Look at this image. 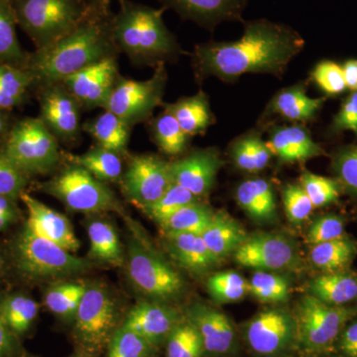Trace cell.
Wrapping results in <instances>:
<instances>
[{
    "mask_svg": "<svg viewBox=\"0 0 357 357\" xmlns=\"http://www.w3.org/2000/svg\"><path fill=\"white\" fill-rule=\"evenodd\" d=\"M31 180V177L9 158L4 143L0 144V195L20 201L21 195L26 192Z\"/></svg>",
    "mask_w": 357,
    "mask_h": 357,
    "instance_id": "ee69618b",
    "label": "cell"
},
{
    "mask_svg": "<svg viewBox=\"0 0 357 357\" xmlns=\"http://www.w3.org/2000/svg\"><path fill=\"white\" fill-rule=\"evenodd\" d=\"M234 259L244 267L266 271L293 269L299 264V253L287 237L271 234L248 236L236 252Z\"/></svg>",
    "mask_w": 357,
    "mask_h": 357,
    "instance_id": "5bb4252c",
    "label": "cell"
},
{
    "mask_svg": "<svg viewBox=\"0 0 357 357\" xmlns=\"http://www.w3.org/2000/svg\"><path fill=\"white\" fill-rule=\"evenodd\" d=\"M38 190L75 211L100 213L121 210V204L109 185L72 162L50 180L38 185Z\"/></svg>",
    "mask_w": 357,
    "mask_h": 357,
    "instance_id": "52a82bcc",
    "label": "cell"
},
{
    "mask_svg": "<svg viewBox=\"0 0 357 357\" xmlns=\"http://www.w3.org/2000/svg\"><path fill=\"white\" fill-rule=\"evenodd\" d=\"M342 351L349 357H357V321L347 326L340 340Z\"/></svg>",
    "mask_w": 357,
    "mask_h": 357,
    "instance_id": "11a10c76",
    "label": "cell"
},
{
    "mask_svg": "<svg viewBox=\"0 0 357 357\" xmlns=\"http://www.w3.org/2000/svg\"><path fill=\"white\" fill-rule=\"evenodd\" d=\"M132 129L117 115L107 110L83 123L84 132L96 141V145L121 156L128 154Z\"/></svg>",
    "mask_w": 357,
    "mask_h": 357,
    "instance_id": "484cf974",
    "label": "cell"
},
{
    "mask_svg": "<svg viewBox=\"0 0 357 357\" xmlns=\"http://www.w3.org/2000/svg\"><path fill=\"white\" fill-rule=\"evenodd\" d=\"M197 201H199V199L191 192L188 191L182 185L173 183L155 203L150 204L143 211L155 222L161 223L181 208Z\"/></svg>",
    "mask_w": 357,
    "mask_h": 357,
    "instance_id": "ab89813d",
    "label": "cell"
},
{
    "mask_svg": "<svg viewBox=\"0 0 357 357\" xmlns=\"http://www.w3.org/2000/svg\"><path fill=\"white\" fill-rule=\"evenodd\" d=\"M357 255V245L354 241L342 236L333 241L312 245L310 257L319 269L337 272L349 266Z\"/></svg>",
    "mask_w": 357,
    "mask_h": 357,
    "instance_id": "d6a6232c",
    "label": "cell"
},
{
    "mask_svg": "<svg viewBox=\"0 0 357 357\" xmlns=\"http://www.w3.org/2000/svg\"><path fill=\"white\" fill-rule=\"evenodd\" d=\"M310 295L332 306H344L357 298V275L328 272L310 283Z\"/></svg>",
    "mask_w": 357,
    "mask_h": 357,
    "instance_id": "f1b7e54d",
    "label": "cell"
},
{
    "mask_svg": "<svg viewBox=\"0 0 357 357\" xmlns=\"http://www.w3.org/2000/svg\"><path fill=\"white\" fill-rule=\"evenodd\" d=\"M34 89L29 73L13 65L0 64V109L11 110L27 102Z\"/></svg>",
    "mask_w": 357,
    "mask_h": 357,
    "instance_id": "1f68e13d",
    "label": "cell"
},
{
    "mask_svg": "<svg viewBox=\"0 0 357 357\" xmlns=\"http://www.w3.org/2000/svg\"><path fill=\"white\" fill-rule=\"evenodd\" d=\"M149 126L154 142L167 155L177 156L189 145L191 136L181 128L175 117L166 109L152 119Z\"/></svg>",
    "mask_w": 357,
    "mask_h": 357,
    "instance_id": "8d00e7d4",
    "label": "cell"
},
{
    "mask_svg": "<svg viewBox=\"0 0 357 357\" xmlns=\"http://www.w3.org/2000/svg\"><path fill=\"white\" fill-rule=\"evenodd\" d=\"M304 45L299 33L288 26L265 20L251 21L236 41L197 45L192 69L197 79L215 77L232 82L245 74L280 77Z\"/></svg>",
    "mask_w": 357,
    "mask_h": 357,
    "instance_id": "6da1fadb",
    "label": "cell"
},
{
    "mask_svg": "<svg viewBox=\"0 0 357 357\" xmlns=\"http://www.w3.org/2000/svg\"><path fill=\"white\" fill-rule=\"evenodd\" d=\"M201 236L211 252L220 262L229 255H234L248 236L234 218L220 211L215 213Z\"/></svg>",
    "mask_w": 357,
    "mask_h": 357,
    "instance_id": "d4e9b609",
    "label": "cell"
},
{
    "mask_svg": "<svg viewBox=\"0 0 357 357\" xmlns=\"http://www.w3.org/2000/svg\"><path fill=\"white\" fill-rule=\"evenodd\" d=\"M13 115L9 110L0 109V144L6 140L9 131L14 124Z\"/></svg>",
    "mask_w": 357,
    "mask_h": 357,
    "instance_id": "6f0895ef",
    "label": "cell"
},
{
    "mask_svg": "<svg viewBox=\"0 0 357 357\" xmlns=\"http://www.w3.org/2000/svg\"><path fill=\"white\" fill-rule=\"evenodd\" d=\"M282 199L286 215L294 223L304 222L314 208L301 185H285L282 190Z\"/></svg>",
    "mask_w": 357,
    "mask_h": 357,
    "instance_id": "7dc6e473",
    "label": "cell"
},
{
    "mask_svg": "<svg viewBox=\"0 0 357 357\" xmlns=\"http://www.w3.org/2000/svg\"><path fill=\"white\" fill-rule=\"evenodd\" d=\"M164 238L166 248L176 262L192 274L208 273L220 262L199 234L165 232Z\"/></svg>",
    "mask_w": 357,
    "mask_h": 357,
    "instance_id": "7402d4cb",
    "label": "cell"
},
{
    "mask_svg": "<svg viewBox=\"0 0 357 357\" xmlns=\"http://www.w3.org/2000/svg\"><path fill=\"white\" fill-rule=\"evenodd\" d=\"M6 257L4 253H2L0 251V279H1L2 275H3L4 271H6Z\"/></svg>",
    "mask_w": 357,
    "mask_h": 357,
    "instance_id": "91938a15",
    "label": "cell"
},
{
    "mask_svg": "<svg viewBox=\"0 0 357 357\" xmlns=\"http://www.w3.org/2000/svg\"><path fill=\"white\" fill-rule=\"evenodd\" d=\"M88 286L81 283L60 284L45 294L44 303L54 314L61 317H75Z\"/></svg>",
    "mask_w": 357,
    "mask_h": 357,
    "instance_id": "f35d334b",
    "label": "cell"
},
{
    "mask_svg": "<svg viewBox=\"0 0 357 357\" xmlns=\"http://www.w3.org/2000/svg\"><path fill=\"white\" fill-rule=\"evenodd\" d=\"M332 128L335 132L351 131L357 136V91H352L342 103L333 119Z\"/></svg>",
    "mask_w": 357,
    "mask_h": 357,
    "instance_id": "816d5d0a",
    "label": "cell"
},
{
    "mask_svg": "<svg viewBox=\"0 0 357 357\" xmlns=\"http://www.w3.org/2000/svg\"><path fill=\"white\" fill-rule=\"evenodd\" d=\"M39 119L55 135L59 142L72 145L83 135V107L62 82L36 89Z\"/></svg>",
    "mask_w": 357,
    "mask_h": 357,
    "instance_id": "7c38bea8",
    "label": "cell"
},
{
    "mask_svg": "<svg viewBox=\"0 0 357 357\" xmlns=\"http://www.w3.org/2000/svg\"><path fill=\"white\" fill-rule=\"evenodd\" d=\"M17 202L0 195V231L8 229L20 220L21 213Z\"/></svg>",
    "mask_w": 357,
    "mask_h": 357,
    "instance_id": "f5cc1de1",
    "label": "cell"
},
{
    "mask_svg": "<svg viewBox=\"0 0 357 357\" xmlns=\"http://www.w3.org/2000/svg\"><path fill=\"white\" fill-rule=\"evenodd\" d=\"M312 79L328 96L340 95L347 89L342 66L332 61L319 63L312 70Z\"/></svg>",
    "mask_w": 357,
    "mask_h": 357,
    "instance_id": "c3c4849f",
    "label": "cell"
},
{
    "mask_svg": "<svg viewBox=\"0 0 357 357\" xmlns=\"http://www.w3.org/2000/svg\"><path fill=\"white\" fill-rule=\"evenodd\" d=\"M266 143L272 154L283 163H297L326 154L309 131L300 126L275 128Z\"/></svg>",
    "mask_w": 357,
    "mask_h": 357,
    "instance_id": "603a6c76",
    "label": "cell"
},
{
    "mask_svg": "<svg viewBox=\"0 0 357 357\" xmlns=\"http://www.w3.org/2000/svg\"><path fill=\"white\" fill-rule=\"evenodd\" d=\"M222 165L218 149L204 148L192 152L184 158L170 162V171L175 184L182 185L199 199L213 190Z\"/></svg>",
    "mask_w": 357,
    "mask_h": 357,
    "instance_id": "e0dca14e",
    "label": "cell"
},
{
    "mask_svg": "<svg viewBox=\"0 0 357 357\" xmlns=\"http://www.w3.org/2000/svg\"><path fill=\"white\" fill-rule=\"evenodd\" d=\"M301 185L311 199L314 208H323L335 203L340 198V185L333 178L304 172L301 176Z\"/></svg>",
    "mask_w": 357,
    "mask_h": 357,
    "instance_id": "f6af8a7d",
    "label": "cell"
},
{
    "mask_svg": "<svg viewBox=\"0 0 357 357\" xmlns=\"http://www.w3.org/2000/svg\"><path fill=\"white\" fill-rule=\"evenodd\" d=\"M75 319L77 335L82 342L91 349H100L114 328V301L102 288L88 287Z\"/></svg>",
    "mask_w": 357,
    "mask_h": 357,
    "instance_id": "9a60e30c",
    "label": "cell"
},
{
    "mask_svg": "<svg viewBox=\"0 0 357 357\" xmlns=\"http://www.w3.org/2000/svg\"><path fill=\"white\" fill-rule=\"evenodd\" d=\"M89 255L100 261L119 266L123 262V251L119 237L112 225L93 220L88 227Z\"/></svg>",
    "mask_w": 357,
    "mask_h": 357,
    "instance_id": "836d02e7",
    "label": "cell"
},
{
    "mask_svg": "<svg viewBox=\"0 0 357 357\" xmlns=\"http://www.w3.org/2000/svg\"><path fill=\"white\" fill-rule=\"evenodd\" d=\"M112 1L114 0H86L89 6L93 7H110Z\"/></svg>",
    "mask_w": 357,
    "mask_h": 357,
    "instance_id": "680465c9",
    "label": "cell"
},
{
    "mask_svg": "<svg viewBox=\"0 0 357 357\" xmlns=\"http://www.w3.org/2000/svg\"><path fill=\"white\" fill-rule=\"evenodd\" d=\"M6 255L14 273L28 283L81 273L89 267L83 258L37 236L25 223L11 238Z\"/></svg>",
    "mask_w": 357,
    "mask_h": 357,
    "instance_id": "277c9868",
    "label": "cell"
},
{
    "mask_svg": "<svg viewBox=\"0 0 357 357\" xmlns=\"http://www.w3.org/2000/svg\"><path fill=\"white\" fill-rule=\"evenodd\" d=\"M128 275L143 295L156 301L176 299L184 290L180 274L135 237L128 245Z\"/></svg>",
    "mask_w": 357,
    "mask_h": 357,
    "instance_id": "9c48e42d",
    "label": "cell"
},
{
    "mask_svg": "<svg viewBox=\"0 0 357 357\" xmlns=\"http://www.w3.org/2000/svg\"><path fill=\"white\" fill-rule=\"evenodd\" d=\"M121 157V155L96 145L86 153L70 156L68 160L83 167L98 180L107 183L121 180L123 173Z\"/></svg>",
    "mask_w": 357,
    "mask_h": 357,
    "instance_id": "e575fe53",
    "label": "cell"
},
{
    "mask_svg": "<svg viewBox=\"0 0 357 357\" xmlns=\"http://www.w3.org/2000/svg\"><path fill=\"white\" fill-rule=\"evenodd\" d=\"M167 81L165 64L157 66L145 81L119 75L102 109L117 115L131 128L150 121L154 110L163 105Z\"/></svg>",
    "mask_w": 357,
    "mask_h": 357,
    "instance_id": "ba28073f",
    "label": "cell"
},
{
    "mask_svg": "<svg viewBox=\"0 0 357 357\" xmlns=\"http://www.w3.org/2000/svg\"><path fill=\"white\" fill-rule=\"evenodd\" d=\"M0 357H20L18 338L10 332L0 316Z\"/></svg>",
    "mask_w": 357,
    "mask_h": 357,
    "instance_id": "db71d44e",
    "label": "cell"
},
{
    "mask_svg": "<svg viewBox=\"0 0 357 357\" xmlns=\"http://www.w3.org/2000/svg\"><path fill=\"white\" fill-rule=\"evenodd\" d=\"M208 290L218 303L236 302L248 292V283L236 272H220L208 278Z\"/></svg>",
    "mask_w": 357,
    "mask_h": 357,
    "instance_id": "b9f144b4",
    "label": "cell"
},
{
    "mask_svg": "<svg viewBox=\"0 0 357 357\" xmlns=\"http://www.w3.org/2000/svg\"><path fill=\"white\" fill-rule=\"evenodd\" d=\"M13 0H0V64L24 69L29 54L21 46Z\"/></svg>",
    "mask_w": 357,
    "mask_h": 357,
    "instance_id": "4dcf8cb0",
    "label": "cell"
},
{
    "mask_svg": "<svg viewBox=\"0 0 357 357\" xmlns=\"http://www.w3.org/2000/svg\"><path fill=\"white\" fill-rule=\"evenodd\" d=\"M182 20L213 29L222 21L241 20L246 0H160Z\"/></svg>",
    "mask_w": 357,
    "mask_h": 357,
    "instance_id": "44dd1931",
    "label": "cell"
},
{
    "mask_svg": "<svg viewBox=\"0 0 357 357\" xmlns=\"http://www.w3.org/2000/svg\"><path fill=\"white\" fill-rule=\"evenodd\" d=\"M164 109L170 112L189 136L204 134L215 122L208 96L199 91L195 96L181 98L177 102L166 103Z\"/></svg>",
    "mask_w": 357,
    "mask_h": 357,
    "instance_id": "4316f807",
    "label": "cell"
},
{
    "mask_svg": "<svg viewBox=\"0 0 357 357\" xmlns=\"http://www.w3.org/2000/svg\"><path fill=\"white\" fill-rule=\"evenodd\" d=\"M248 292L261 302L282 303L288 300V282L283 277L268 272L258 271L248 283Z\"/></svg>",
    "mask_w": 357,
    "mask_h": 357,
    "instance_id": "60d3db41",
    "label": "cell"
},
{
    "mask_svg": "<svg viewBox=\"0 0 357 357\" xmlns=\"http://www.w3.org/2000/svg\"><path fill=\"white\" fill-rule=\"evenodd\" d=\"M347 89L357 91V60H349L342 66Z\"/></svg>",
    "mask_w": 357,
    "mask_h": 357,
    "instance_id": "9f6ffc18",
    "label": "cell"
},
{
    "mask_svg": "<svg viewBox=\"0 0 357 357\" xmlns=\"http://www.w3.org/2000/svg\"><path fill=\"white\" fill-rule=\"evenodd\" d=\"M151 347L139 335L121 326L110 340L109 357H146Z\"/></svg>",
    "mask_w": 357,
    "mask_h": 357,
    "instance_id": "bcb514c9",
    "label": "cell"
},
{
    "mask_svg": "<svg viewBox=\"0 0 357 357\" xmlns=\"http://www.w3.org/2000/svg\"><path fill=\"white\" fill-rule=\"evenodd\" d=\"M20 201L27 210L25 225L28 229L70 252L75 253L79 250L81 244L70 220L64 215L49 208L27 191L21 195Z\"/></svg>",
    "mask_w": 357,
    "mask_h": 357,
    "instance_id": "ac0fdd59",
    "label": "cell"
},
{
    "mask_svg": "<svg viewBox=\"0 0 357 357\" xmlns=\"http://www.w3.org/2000/svg\"><path fill=\"white\" fill-rule=\"evenodd\" d=\"M230 155L237 168L249 173L264 170L273 156L267 143L256 133L246 134L234 141Z\"/></svg>",
    "mask_w": 357,
    "mask_h": 357,
    "instance_id": "d590c367",
    "label": "cell"
},
{
    "mask_svg": "<svg viewBox=\"0 0 357 357\" xmlns=\"http://www.w3.org/2000/svg\"><path fill=\"white\" fill-rule=\"evenodd\" d=\"M344 236V220L335 215H324L312 223L307 234L311 245L326 243Z\"/></svg>",
    "mask_w": 357,
    "mask_h": 357,
    "instance_id": "f907efd6",
    "label": "cell"
},
{
    "mask_svg": "<svg viewBox=\"0 0 357 357\" xmlns=\"http://www.w3.org/2000/svg\"><path fill=\"white\" fill-rule=\"evenodd\" d=\"M112 16V34L119 53L133 66L155 67L176 60L183 53L177 39L163 20L165 8L119 0Z\"/></svg>",
    "mask_w": 357,
    "mask_h": 357,
    "instance_id": "3957f363",
    "label": "cell"
},
{
    "mask_svg": "<svg viewBox=\"0 0 357 357\" xmlns=\"http://www.w3.org/2000/svg\"><path fill=\"white\" fill-rule=\"evenodd\" d=\"M38 314L36 301L26 294L0 293V316L18 340L29 332Z\"/></svg>",
    "mask_w": 357,
    "mask_h": 357,
    "instance_id": "f546056e",
    "label": "cell"
},
{
    "mask_svg": "<svg viewBox=\"0 0 357 357\" xmlns=\"http://www.w3.org/2000/svg\"><path fill=\"white\" fill-rule=\"evenodd\" d=\"M110 7H91L88 16L72 31L29 54L24 70L34 89L59 83L84 68L107 58L119 57L112 34Z\"/></svg>",
    "mask_w": 357,
    "mask_h": 357,
    "instance_id": "7a4b0ae2",
    "label": "cell"
},
{
    "mask_svg": "<svg viewBox=\"0 0 357 357\" xmlns=\"http://www.w3.org/2000/svg\"><path fill=\"white\" fill-rule=\"evenodd\" d=\"M236 199L241 208L253 220L267 222L276 215L274 189L265 178L244 181L237 187Z\"/></svg>",
    "mask_w": 357,
    "mask_h": 357,
    "instance_id": "83f0119b",
    "label": "cell"
},
{
    "mask_svg": "<svg viewBox=\"0 0 357 357\" xmlns=\"http://www.w3.org/2000/svg\"><path fill=\"white\" fill-rule=\"evenodd\" d=\"M188 321L198 331L204 351L211 356H225L236 349V331L223 312L197 303L188 310Z\"/></svg>",
    "mask_w": 357,
    "mask_h": 357,
    "instance_id": "d6986e66",
    "label": "cell"
},
{
    "mask_svg": "<svg viewBox=\"0 0 357 357\" xmlns=\"http://www.w3.org/2000/svg\"><path fill=\"white\" fill-rule=\"evenodd\" d=\"M325 98H312L307 96L304 83L282 89L272 98L267 112L295 122L312 121L323 107Z\"/></svg>",
    "mask_w": 357,
    "mask_h": 357,
    "instance_id": "cb8c5ba5",
    "label": "cell"
},
{
    "mask_svg": "<svg viewBox=\"0 0 357 357\" xmlns=\"http://www.w3.org/2000/svg\"><path fill=\"white\" fill-rule=\"evenodd\" d=\"M119 57H112L84 68L62 83L84 110L103 109L119 77Z\"/></svg>",
    "mask_w": 357,
    "mask_h": 357,
    "instance_id": "2e32d148",
    "label": "cell"
},
{
    "mask_svg": "<svg viewBox=\"0 0 357 357\" xmlns=\"http://www.w3.org/2000/svg\"><path fill=\"white\" fill-rule=\"evenodd\" d=\"M121 182L124 197L144 210L173 184L170 162L153 154L132 155Z\"/></svg>",
    "mask_w": 357,
    "mask_h": 357,
    "instance_id": "8fae6325",
    "label": "cell"
},
{
    "mask_svg": "<svg viewBox=\"0 0 357 357\" xmlns=\"http://www.w3.org/2000/svg\"><path fill=\"white\" fill-rule=\"evenodd\" d=\"M354 310L332 306L307 295L301 301L296 314L298 342L307 351H319L330 347L338 337Z\"/></svg>",
    "mask_w": 357,
    "mask_h": 357,
    "instance_id": "30bf717a",
    "label": "cell"
},
{
    "mask_svg": "<svg viewBox=\"0 0 357 357\" xmlns=\"http://www.w3.org/2000/svg\"><path fill=\"white\" fill-rule=\"evenodd\" d=\"M244 337L256 354L278 356L298 342L297 321L284 310H268L248 321L244 328Z\"/></svg>",
    "mask_w": 357,
    "mask_h": 357,
    "instance_id": "4fadbf2b",
    "label": "cell"
},
{
    "mask_svg": "<svg viewBox=\"0 0 357 357\" xmlns=\"http://www.w3.org/2000/svg\"><path fill=\"white\" fill-rule=\"evenodd\" d=\"M167 342L168 357H202L204 351L198 331L189 321L181 323Z\"/></svg>",
    "mask_w": 357,
    "mask_h": 357,
    "instance_id": "7bdbcfd3",
    "label": "cell"
},
{
    "mask_svg": "<svg viewBox=\"0 0 357 357\" xmlns=\"http://www.w3.org/2000/svg\"><path fill=\"white\" fill-rule=\"evenodd\" d=\"M210 206L201 202L188 204L163 222L159 223L164 232H189L201 236L213 220Z\"/></svg>",
    "mask_w": 357,
    "mask_h": 357,
    "instance_id": "74e56055",
    "label": "cell"
},
{
    "mask_svg": "<svg viewBox=\"0 0 357 357\" xmlns=\"http://www.w3.org/2000/svg\"><path fill=\"white\" fill-rule=\"evenodd\" d=\"M16 20L35 48L62 38L88 16L86 0H13Z\"/></svg>",
    "mask_w": 357,
    "mask_h": 357,
    "instance_id": "5b68a950",
    "label": "cell"
},
{
    "mask_svg": "<svg viewBox=\"0 0 357 357\" xmlns=\"http://www.w3.org/2000/svg\"><path fill=\"white\" fill-rule=\"evenodd\" d=\"M181 317L173 307L159 302H140L129 312L122 326L137 333L151 345L168 340L180 324Z\"/></svg>",
    "mask_w": 357,
    "mask_h": 357,
    "instance_id": "ffe728a7",
    "label": "cell"
},
{
    "mask_svg": "<svg viewBox=\"0 0 357 357\" xmlns=\"http://www.w3.org/2000/svg\"><path fill=\"white\" fill-rule=\"evenodd\" d=\"M4 148L9 158L31 178L49 175L62 160L60 142L39 117L14 122Z\"/></svg>",
    "mask_w": 357,
    "mask_h": 357,
    "instance_id": "8992f818",
    "label": "cell"
},
{
    "mask_svg": "<svg viewBox=\"0 0 357 357\" xmlns=\"http://www.w3.org/2000/svg\"><path fill=\"white\" fill-rule=\"evenodd\" d=\"M333 166L344 189L357 197V145L340 150L333 159Z\"/></svg>",
    "mask_w": 357,
    "mask_h": 357,
    "instance_id": "681fc988",
    "label": "cell"
}]
</instances>
